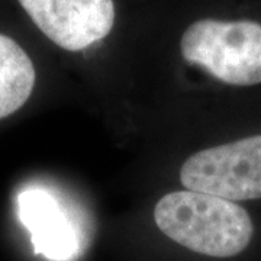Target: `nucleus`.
<instances>
[{
    "instance_id": "423d86ee",
    "label": "nucleus",
    "mask_w": 261,
    "mask_h": 261,
    "mask_svg": "<svg viewBox=\"0 0 261 261\" xmlns=\"http://www.w3.org/2000/svg\"><path fill=\"white\" fill-rule=\"evenodd\" d=\"M35 68L12 38L0 34V119L20 109L34 90Z\"/></svg>"
},
{
    "instance_id": "f257e3e1",
    "label": "nucleus",
    "mask_w": 261,
    "mask_h": 261,
    "mask_svg": "<svg viewBox=\"0 0 261 261\" xmlns=\"http://www.w3.org/2000/svg\"><path fill=\"white\" fill-rule=\"evenodd\" d=\"M154 221L161 232L185 248L216 258L241 254L254 233L244 207L193 190L163 196L154 207Z\"/></svg>"
},
{
    "instance_id": "f03ea898",
    "label": "nucleus",
    "mask_w": 261,
    "mask_h": 261,
    "mask_svg": "<svg viewBox=\"0 0 261 261\" xmlns=\"http://www.w3.org/2000/svg\"><path fill=\"white\" fill-rule=\"evenodd\" d=\"M181 54L215 79L231 86L261 83V23L203 19L181 38Z\"/></svg>"
},
{
    "instance_id": "7ed1b4c3",
    "label": "nucleus",
    "mask_w": 261,
    "mask_h": 261,
    "mask_svg": "<svg viewBox=\"0 0 261 261\" xmlns=\"http://www.w3.org/2000/svg\"><path fill=\"white\" fill-rule=\"evenodd\" d=\"M180 181L231 202L261 199V135L195 152L181 166Z\"/></svg>"
},
{
    "instance_id": "39448f33",
    "label": "nucleus",
    "mask_w": 261,
    "mask_h": 261,
    "mask_svg": "<svg viewBox=\"0 0 261 261\" xmlns=\"http://www.w3.org/2000/svg\"><path fill=\"white\" fill-rule=\"evenodd\" d=\"M18 215L31 233L34 252L49 261H73L82 252V235L71 215L51 192L29 187L18 196Z\"/></svg>"
},
{
    "instance_id": "20e7f679",
    "label": "nucleus",
    "mask_w": 261,
    "mask_h": 261,
    "mask_svg": "<svg viewBox=\"0 0 261 261\" xmlns=\"http://www.w3.org/2000/svg\"><path fill=\"white\" fill-rule=\"evenodd\" d=\"M54 44L80 51L106 37L115 22L112 0H19Z\"/></svg>"
}]
</instances>
